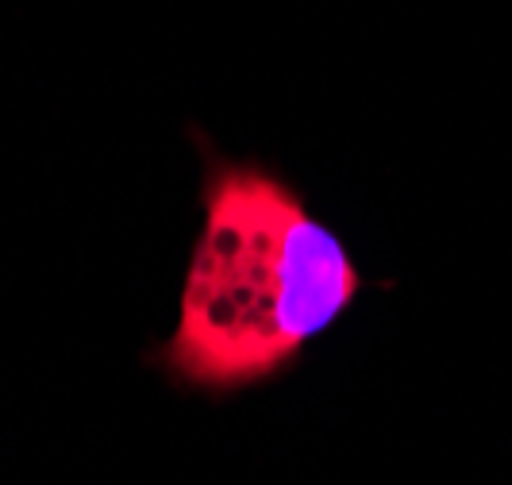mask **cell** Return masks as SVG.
I'll use <instances>...</instances> for the list:
<instances>
[{
  "label": "cell",
  "mask_w": 512,
  "mask_h": 485,
  "mask_svg": "<svg viewBox=\"0 0 512 485\" xmlns=\"http://www.w3.org/2000/svg\"><path fill=\"white\" fill-rule=\"evenodd\" d=\"M201 208L178 328L154 366L181 389L228 397L282 378L359 301L362 274L347 243L270 166L208 151Z\"/></svg>",
  "instance_id": "1"
}]
</instances>
